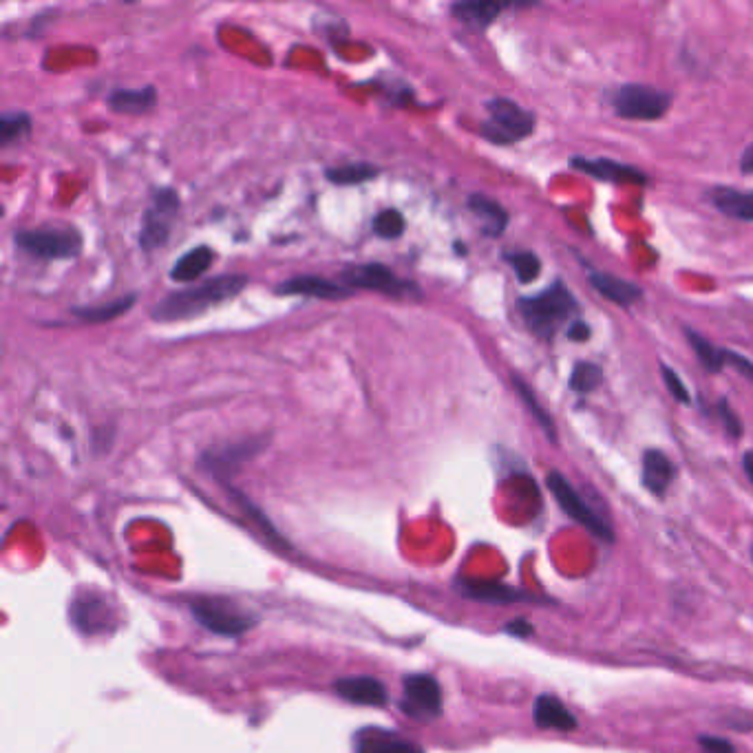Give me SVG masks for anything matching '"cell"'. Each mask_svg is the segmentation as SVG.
<instances>
[{
  "label": "cell",
  "mask_w": 753,
  "mask_h": 753,
  "mask_svg": "<svg viewBox=\"0 0 753 753\" xmlns=\"http://www.w3.org/2000/svg\"><path fill=\"white\" fill-rule=\"evenodd\" d=\"M469 210L480 221L482 232L486 237H502L508 226V212L497 204L495 199L475 193L469 197Z\"/></svg>",
  "instance_id": "cell-19"
},
{
  "label": "cell",
  "mask_w": 753,
  "mask_h": 753,
  "mask_svg": "<svg viewBox=\"0 0 753 753\" xmlns=\"http://www.w3.org/2000/svg\"><path fill=\"white\" fill-rule=\"evenodd\" d=\"M212 261H215V250L210 246H197L193 250H188L182 254L171 268V279L175 283H193L197 279L204 277V274L210 270Z\"/></svg>",
  "instance_id": "cell-20"
},
{
  "label": "cell",
  "mask_w": 753,
  "mask_h": 753,
  "mask_svg": "<svg viewBox=\"0 0 753 753\" xmlns=\"http://www.w3.org/2000/svg\"><path fill=\"white\" fill-rule=\"evenodd\" d=\"M371 228H374V232L380 239H398V237H402V232H405L407 221L398 210L389 208V210L378 212V215L374 217V224H371Z\"/></svg>",
  "instance_id": "cell-32"
},
{
  "label": "cell",
  "mask_w": 753,
  "mask_h": 753,
  "mask_svg": "<svg viewBox=\"0 0 753 753\" xmlns=\"http://www.w3.org/2000/svg\"><path fill=\"white\" fill-rule=\"evenodd\" d=\"M157 104V91L153 87L144 89H118L109 95V106L115 113L124 115H144L153 111Z\"/></svg>",
  "instance_id": "cell-21"
},
{
  "label": "cell",
  "mask_w": 753,
  "mask_h": 753,
  "mask_svg": "<svg viewBox=\"0 0 753 753\" xmlns=\"http://www.w3.org/2000/svg\"><path fill=\"white\" fill-rule=\"evenodd\" d=\"M524 323L530 332L542 341H550L557 330L579 312V303L561 281L550 283L544 292L524 296L517 303ZM577 321V318H575Z\"/></svg>",
  "instance_id": "cell-2"
},
{
  "label": "cell",
  "mask_w": 753,
  "mask_h": 753,
  "mask_svg": "<svg viewBox=\"0 0 753 753\" xmlns=\"http://www.w3.org/2000/svg\"><path fill=\"white\" fill-rule=\"evenodd\" d=\"M546 484H548V491L553 493L557 504L561 506V511H564L570 519H575L577 524L590 530V533L599 537L601 542H614L612 528L603 522L595 511H592V508L586 504V500H583V497L575 491V486H572L564 475H561L559 471H550L546 477Z\"/></svg>",
  "instance_id": "cell-8"
},
{
  "label": "cell",
  "mask_w": 753,
  "mask_h": 753,
  "mask_svg": "<svg viewBox=\"0 0 753 753\" xmlns=\"http://www.w3.org/2000/svg\"><path fill=\"white\" fill-rule=\"evenodd\" d=\"M506 261L511 263L519 283H533L539 277V272H542V261L537 259V254L528 250L506 254Z\"/></svg>",
  "instance_id": "cell-30"
},
{
  "label": "cell",
  "mask_w": 753,
  "mask_h": 753,
  "mask_svg": "<svg viewBox=\"0 0 753 753\" xmlns=\"http://www.w3.org/2000/svg\"><path fill=\"white\" fill-rule=\"evenodd\" d=\"M742 469H745L749 482L753 486V451H747L745 458H742Z\"/></svg>",
  "instance_id": "cell-39"
},
{
  "label": "cell",
  "mask_w": 753,
  "mask_h": 753,
  "mask_svg": "<svg viewBox=\"0 0 753 753\" xmlns=\"http://www.w3.org/2000/svg\"><path fill=\"white\" fill-rule=\"evenodd\" d=\"M259 449H261V442H254V440L241 442V444H230V447H224V449H210L204 455V464L208 466L212 473L219 475V471H228L230 466L246 462Z\"/></svg>",
  "instance_id": "cell-23"
},
{
  "label": "cell",
  "mask_w": 753,
  "mask_h": 753,
  "mask_svg": "<svg viewBox=\"0 0 753 753\" xmlns=\"http://www.w3.org/2000/svg\"><path fill=\"white\" fill-rule=\"evenodd\" d=\"M718 411H720V418H723V422H725V429H727L729 436L731 438H740L742 436V422L738 418V413L729 407V402L725 398L720 400Z\"/></svg>",
  "instance_id": "cell-34"
},
{
  "label": "cell",
  "mask_w": 753,
  "mask_h": 753,
  "mask_svg": "<svg viewBox=\"0 0 753 753\" xmlns=\"http://www.w3.org/2000/svg\"><path fill=\"white\" fill-rule=\"evenodd\" d=\"M506 632H508V634H515V636H528L530 632H533V628H530V623H528V621H522V619H519V621L508 623V625H506Z\"/></svg>",
  "instance_id": "cell-38"
},
{
  "label": "cell",
  "mask_w": 753,
  "mask_h": 753,
  "mask_svg": "<svg viewBox=\"0 0 753 753\" xmlns=\"http://www.w3.org/2000/svg\"><path fill=\"white\" fill-rule=\"evenodd\" d=\"M742 171L753 173V146L747 148V153L742 155Z\"/></svg>",
  "instance_id": "cell-40"
},
{
  "label": "cell",
  "mask_w": 753,
  "mask_h": 753,
  "mask_svg": "<svg viewBox=\"0 0 753 753\" xmlns=\"http://www.w3.org/2000/svg\"><path fill=\"white\" fill-rule=\"evenodd\" d=\"M727 365L734 367L738 371V374H742V376H745L747 380H751V383H753V363H751L749 358H745V356L738 354V352H729V349H727Z\"/></svg>",
  "instance_id": "cell-36"
},
{
  "label": "cell",
  "mask_w": 753,
  "mask_h": 753,
  "mask_svg": "<svg viewBox=\"0 0 753 753\" xmlns=\"http://www.w3.org/2000/svg\"><path fill=\"white\" fill-rule=\"evenodd\" d=\"M274 292L285 294V296H312V299L338 301V299H347V296H352L354 290L345 288L343 283L314 277V274H303V277H292L288 281L279 283Z\"/></svg>",
  "instance_id": "cell-13"
},
{
  "label": "cell",
  "mask_w": 753,
  "mask_h": 753,
  "mask_svg": "<svg viewBox=\"0 0 753 753\" xmlns=\"http://www.w3.org/2000/svg\"><path fill=\"white\" fill-rule=\"evenodd\" d=\"M513 385H515V389H517L519 398H522V400H524V405L528 407V411H530V413H533L535 420L539 422V427H542V429L546 431L548 440H550V442H557V431H555V424H553V420H550L548 413L544 411V407H542V405H539V402H537V398H535V394H533V389H530V387H528V383H526V380H522V378H519V376H513Z\"/></svg>",
  "instance_id": "cell-29"
},
{
  "label": "cell",
  "mask_w": 753,
  "mask_h": 753,
  "mask_svg": "<svg viewBox=\"0 0 753 753\" xmlns=\"http://www.w3.org/2000/svg\"><path fill=\"white\" fill-rule=\"evenodd\" d=\"M338 277H341V283L349 290H371L389 294L394 299H409V296L420 299L422 296L418 285H413L407 279H400L394 270H389L383 263L349 265V268L341 270Z\"/></svg>",
  "instance_id": "cell-6"
},
{
  "label": "cell",
  "mask_w": 753,
  "mask_h": 753,
  "mask_svg": "<svg viewBox=\"0 0 753 753\" xmlns=\"http://www.w3.org/2000/svg\"><path fill=\"white\" fill-rule=\"evenodd\" d=\"M378 173H380L378 166H371L367 162H356V164L327 168L325 177H327V182L336 186H358V184L369 182V179H374Z\"/></svg>",
  "instance_id": "cell-27"
},
{
  "label": "cell",
  "mask_w": 753,
  "mask_h": 753,
  "mask_svg": "<svg viewBox=\"0 0 753 753\" xmlns=\"http://www.w3.org/2000/svg\"><path fill=\"white\" fill-rule=\"evenodd\" d=\"M533 718L539 729H555V731H564V734L577 729L575 714L570 712L561 698L553 694H542L535 698Z\"/></svg>",
  "instance_id": "cell-15"
},
{
  "label": "cell",
  "mask_w": 753,
  "mask_h": 753,
  "mask_svg": "<svg viewBox=\"0 0 753 753\" xmlns=\"http://www.w3.org/2000/svg\"><path fill=\"white\" fill-rule=\"evenodd\" d=\"M14 243L20 252L40 261L76 259L82 252V235L76 228H36L18 230Z\"/></svg>",
  "instance_id": "cell-3"
},
{
  "label": "cell",
  "mask_w": 753,
  "mask_h": 753,
  "mask_svg": "<svg viewBox=\"0 0 753 753\" xmlns=\"http://www.w3.org/2000/svg\"><path fill=\"white\" fill-rule=\"evenodd\" d=\"M402 712L416 720H433L442 714V687L431 674H409L402 681Z\"/></svg>",
  "instance_id": "cell-10"
},
{
  "label": "cell",
  "mask_w": 753,
  "mask_h": 753,
  "mask_svg": "<svg viewBox=\"0 0 753 753\" xmlns=\"http://www.w3.org/2000/svg\"><path fill=\"white\" fill-rule=\"evenodd\" d=\"M672 104V95L648 84H623L612 93V109L623 120L654 122L661 120Z\"/></svg>",
  "instance_id": "cell-5"
},
{
  "label": "cell",
  "mask_w": 753,
  "mask_h": 753,
  "mask_svg": "<svg viewBox=\"0 0 753 753\" xmlns=\"http://www.w3.org/2000/svg\"><path fill=\"white\" fill-rule=\"evenodd\" d=\"M31 133V118L25 111H7L3 118H0V142L3 146H12L18 144L20 140Z\"/></svg>",
  "instance_id": "cell-28"
},
{
  "label": "cell",
  "mask_w": 753,
  "mask_h": 753,
  "mask_svg": "<svg viewBox=\"0 0 753 753\" xmlns=\"http://www.w3.org/2000/svg\"><path fill=\"white\" fill-rule=\"evenodd\" d=\"M685 334H687L689 345H692L694 349L696 358L701 360V365L709 371V374H718V371L727 365V349H720L714 343H709L705 336L689 330V327L685 330Z\"/></svg>",
  "instance_id": "cell-26"
},
{
  "label": "cell",
  "mask_w": 753,
  "mask_h": 753,
  "mask_svg": "<svg viewBox=\"0 0 753 753\" xmlns=\"http://www.w3.org/2000/svg\"><path fill=\"white\" fill-rule=\"evenodd\" d=\"M182 208L179 193L173 188H159L153 193L151 206L146 208L140 226V246L144 250H157L171 237L175 219Z\"/></svg>",
  "instance_id": "cell-7"
},
{
  "label": "cell",
  "mask_w": 753,
  "mask_h": 753,
  "mask_svg": "<svg viewBox=\"0 0 753 753\" xmlns=\"http://www.w3.org/2000/svg\"><path fill=\"white\" fill-rule=\"evenodd\" d=\"M356 753H424L416 742L385 729H363L354 738Z\"/></svg>",
  "instance_id": "cell-14"
},
{
  "label": "cell",
  "mask_w": 753,
  "mask_h": 753,
  "mask_svg": "<svg viewBox=\"0 0 753 753\" xmlns=\"http://www.w3.org/2000/svg\"><path fill=\"white\" fill-rule=\"evenodd\" d=\"M568 338H570V341H577V343H586L588 338H590V327H588V323L575 321V325H572L570 330H568Z\"/></svg>",
  "instance_id": "cell-37"
},
{
  "label": "cell",
  "mask_w": 753,
  "mask_h": 753,
  "mask_svg": "<svg viewBox=\"0 0 753 753\" xmlns=\"http://www.w3.org/2000/svg\"><path fill=\"white\" fill-rule=\"evenodd\" d=\"M588 279L592 288H595L601 296H606L608 301L617 303L621 307H630L634 303H639L643 296V290L639 288V285L614 277V274H608V272H590Z\"/></svg>",
  "instance_id": "cell-18"
},
{
  "label": "cell",
  "mask_w": 753,
  "mask_h": 753,
  "mask_svg": "<svg viewBox=\"0 0 753 753\" xmlns=\"http://www.w3.org/2000/svg\"><path fill=\"white\" fill-rule=\"evenodd\" d=\"M751 561H753V548H751Z\"/></svg>",
  "instance_id": "cell-41"
},
{
  "label": "cell",
  "mask_w": 753,
  "mask_h": 753,
  "mask_svg": "<svg viewBox=\"0 0 753 753\" xmlns=\"http://www.w3.org/2000/svg\"><path fill=\"white\" fill-rule=\"evenodd\" d=\"M334 692L347 703L365 707H383L389 703L387 687L371 676H347L334 683Z\"/></svg>",
  "instance_id": "cell-12"
},
{
  "label": "cell",
  "mask_w": 753,
  "mask_h": 753,
  "mask_svg": "<svg viewBox=\"0 0 753 753\" xmlns=\"http://www.w3.org/2000/svg\"><path fill=\"white\" fill-rule=\"evenodd\" d=\"M707 199L723 212L725 217L731 219H740V221H751L753 224V190H738V188H727V186H718L712 188L707 193Z\"/></svg>",
  "instance_id": "cell-17"
},
{
  "label": "cell",
  "mask_w": 753,
  "mask_h": 753,
  "mask_svg": "<svg viewBox=\"0 0 753 753\" xmlns=\"http://www.w3.org/2000/svg\"><path fill=\"white\" fill-rule=\"evenodd\" d=\"M603 385V371L599 365L592 363H577L570 376V389L579 394H590Z\"/></svg>",
  "instance_id": "cell-31"
},
{
  "label": "cell",
  "mask_w": 753,
  "mask_h": 753,
  "mask_svg": "<svg viewBox=\"0 0 753 753\" xmlns=\"http://www.w3.org/2000/svg\"><path fill=\"white\" fill-rule=\"evenodd\" d=\"M570 166L577 168V171L586 173L595 179H601V182H612V184H648V175L636 171V168L621 164L617 159H588V157H572Z\"/></svg>",
  "instance_id": "cell-11"
},
{
  "label": "cell",
  "mask_w": 753,
  "mask_h": 753,
  "mask_svg": "<svg viewBox=\"0 0 753 753\" xmlns=\"http://www.w3.org/2000/svg\"><path fill=\"white\" fill-rule=\"evenodd\" d=\"M643 486L652 495L663 497L676 480V466L659 449H648L643 453Z\"/></svg>",
  "instance_id": "cell-16"
},
{
  "label": "cell",
  "mask_w": 753,
  "mask_h": 753,
  "mask_svg": "<svg viewBox=\"0 0 753 753\" xmlns=\"http://www.w3.org/2000/svg\"><path fill=\"white\" fill-rule=\"evenodd\" d=\"M506 7V3H484V0H480V3H455L451 7V12L466 25H471L475 29H486L495 23V18L500 16V12H504Z\"/></svg>",
  "instance_id": "cell-24"
},
{
  "label": "cell",
  "mask_w": 753,
  "mask_h": 753,
  "mask_svg": "<svg viewBox=\"0 0 753 753\" xmlns=\"http://www.w3.org/2000/svg\"><path fill=\"white\" fill-rule=\"evenodd\" d=\"M135 299H137L135 294H129V296H122V299H115L111 303L98 305V307H73L71 312L84 323H106L129 312L135 305Z\"/></svg>",
  "instance_id": "cell-25"
},
{
  "label": "cell",
  "mask_w": 753,
  "mask_h": 753,
  "mask_svg": "<svg viewBox=\"0 0 753 753\" xmlns=\"http://www.w3.org/2000/svg\"><path fill=\"white\" fill-rule=\"evenodd\" d=\"M458 586H460V592L464 597L484 601V603H497V606H502V603H513V601L528 599L524 592L502 586V583H493V581H460Z\"/></svg>",
  "instance_id": "cell-22"
},
{
  "label": "cell",
  "mask_w": 753,
  "mask_h": 753,
  "mask_svg": "<svg viewBox=\"0 0 753 753\" xmlns=\"http://www.w3.org/2000/svg\"><path fill=\"white\" fill-rule=\"evenodd\" d=\"M661 376H663L665 387L670 389V394H672L678 402H683V405H689V402H692V396H689L687 385L683 383L681 376H678L672 367L661 365Z\"/></svg>",
  "instance_id": "cell-33"
},
{
  "label": "cell",
  "mask_w": 753,
  "mask_h": 753,
  "mask_svg": "<svg viewBox=\"0 0 753 753\" xmlns=\"http://www.w3.org/2000/svg\"><path fill=\"white\" fill-rule=\"evenodd\" d=\"M190 610H193L197 623L219 636H239L257 623V617H250V614L221 599H197Z\"/></svg>",
  "instance_id": "cell-9"
},
{
  "label": "cell",
  "mask_w": 753,
  "mask_h": 753,
  "mask_svg": "<svg viewBox=\"0 0 753 753\" xmlns=\"http://www.w3.org/2000/svg\"><path fill=\"white\" fill-rule=\"evenodd\" d=\"M489 120L482 124L480 133L491 144H515L535 131V115L524 106L508 98H495L486 104Z\"/></svg>",
  "instance_id": "cell-4"
},
{
  "label": "cell",
  "mask_w": 753,
  "mask_h": 753,
  "mask_svg": "<svg viewBox=\"0 0 753 753\" xmlns=\"http://www.w3.org/2000/svg\"><path fill=\"white\" fill-rule=\"evenodd\" d=\"M248 285L246 274H221V277L210 279L195 288H186L168 294L166 299L159 301L151 316L153 321L159 323H175V321H188L199 314L208 312L210 307H217L230 299H235L237 294L243 292Z\"/></svg>",
  "instance_id": "cell-1"
},
{
  "label": "cell",
  "mask_w": 753,
  "mask_h": 753,
  "mask_svg": "<svg viewBox=\"0 0 753 753\" xmlns=\"http://www.w3.org/2000/svg\"><path fill=\"white\" fill-rule=\"evenodd\" d=\"M698 745H701L703 753H736V747L729 740L718 736H701Z\"/></svg>",
  "instance_id": "cell-35"
}]
</instances>
